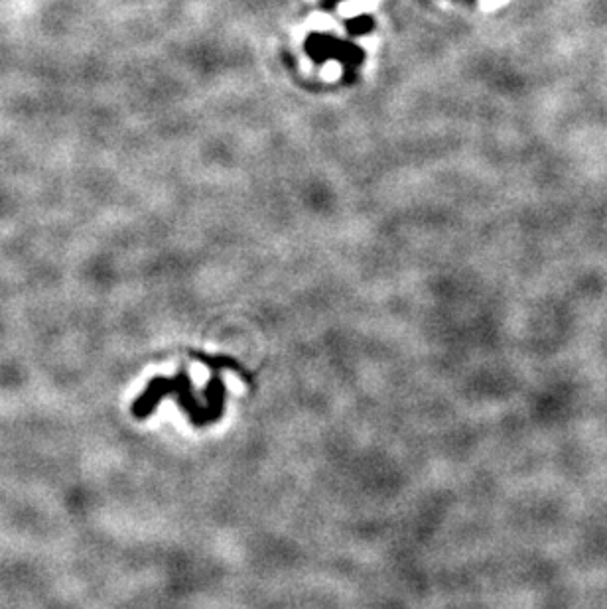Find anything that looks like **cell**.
Segmentation results:
<instances>
[{
  "label": "cell",
  "mask_w": 607,
  "mask_h": 609,
  "mask_svg": "<svg viewBox=\"0 0 607 609\" xmlns=\"http://www.w3.org/2000/svg\"><path fill=\"white\" fill-rule=\"evenodd\" d=\"M308 52L316 60H328V58H338L339 62H345L349 66H355L361 62V52L353 46H343L341 42L318 36L312 38L308 44Z\"/></svg>",
  "instance_id": "obj_1"
},
{
  "label": "cell",
  "mask_w": 607,
  "mask_h": 609,
  "mask_svg": "<svg viewBox=\"0 0 607 609\" xmlns=\"http://www.w3.org/2000/svg\"><path fill=\"white\" fill-rule=\"evenodd\" d=\"M371 26H373L371 18H365V16L355 18V20H351V22H349V30H351L353 34H365V32H369V30H371Z\"/></svg>",
  "instance_id": "obj_2"
}]
</instances>
